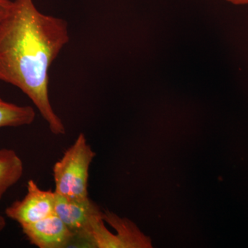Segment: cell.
I'll return each mask as SVG.
<instances>
[{"instance_id":"obj_3","label":"cell","mask_w":248,"mask_h":248,"mask_svg":"<svg viewBox=\"0 0 248 248\" xmlns=\"http://www.w3.org/2000/svg\"><path fill=\"white\" fill-rule=\"evenodd\" d=\"M24 198L17 200L5 210V215L19 226L32 224L55 214V191L41 189L35 181L27 184Z\"/></svg>"},{"instance_id":"obj_6","label":"cell","mask_w":248,"mask_h":248,"mask_svg":"<svg viewBox=\"0 0 248 248\" xmlns=\"http://www.w3.org/2000/svg\"><path fill=\"white\" fill-rule=\"evenodd\" d=\"M24 173V164L16 151L0 149V201L11 187L16 185Z\"/></svg>"},{"instance_id":"obj_7","label":"cell","mask_w":248,"mask_h":248,"mask_svg":"<svg viewBox=\"0 0 248 248\" xmlns=\"http://www.w3.org/2000/svg\"><path fill=\"white\" fill-rule=\"evenodd\" d=\"M35 119V112L32 107L17 105L0 97V128L30 125Z\"/></svg>"},{"instance_id":"obj_2","label":"cell","mask_w":248,"mask_h":248,"mask_svg":"<svg viewBox=\"0 0 248 248\" xmlns=\"http://www.w3.org/2000/svg\"><path fill=\"white\" fill-rule=\"evenodd\" d=\"M95 155L84 134L80 133L54 165L55 193L70 200L89 199L90 167Z\"/></svg>"},{"instance_id":"obj_8","label":"cell","mask_w":248,"mask_h":248,"mask_svg":"<svg viewBox=\"0 0 248 248\" xmlns=\"http://www.w3.org/2000/svg\"><path fill=\"white\" fill-rule=\"evenodd\" d=\"M14 1L11 0H0V24L9 15L12 9Z\"/></svg>"},{"instance_id":"obj_9","label":"cell","mask_w":248,"mask_h":248,"mask_svg":"<svg viewBox=\"0 0 248 248\" xmlns=\"http://www.w3.org/2000/svg\"><path fill=\"white\" fill-rule=\"evenodd\" d=\"M234 5L248 4V0H226Z\"/></svg>"},{"instance_id":"obj_1","label":"cell","mask_w":248,"mask_h":248,"mask_svg":"<svg viewBox=\"0 0 248 248\" xmlns=\"http://www.w3.org/2000/svg\"><path fill=\"white\" fill-rule=\"evenodd\" d=\"M68 42L66 21L42 14L32 0H15L0 24V81L22 91L55 135L66 128L49 98V71Z\"/></svg>"},{"instance_id":"obj_10","label":"cell","mask_w":248,"mask_h":248,"mask_svg":"<svg viewBox=\"0 0 248 248\" xmlns=\"http://www.w3.org/2000/svg\"><path fill=\"white\" fill-rule=\"evenodd\" d=\"M6 226V218L2 215H0V232L4 231Z\"/></svg>"},{"instance_id":"obj_5","label":"cell","mask_w":248,"mask_h":248,"mask_svg":"<svg viewBox=\"0 0 248 248\" xmlns=\"http://www.w3.org/2000/svg\"><path fill=\"white\" fill-rule=\"evenodd\" d=\"M21 229L30 244L39 248H66L76 238L55 213L32 224L21 226Z\"/></svg>"},{"instance_id":"obj_4","label":"cell","mask_w":248,"mask_h":248,"mask_svg":"<svg viewBox=\"0 0 248 248\" xmlns=\"http://www.w3.org/2000/svg\"><path fill=\"white\" fill-rule=\"evenodd\" d=\"M55 195V215L74 233L76 237L84 240L93 222L102 218L104 213L90 198L75 201Z\"/></svg>"}]
</instances>
